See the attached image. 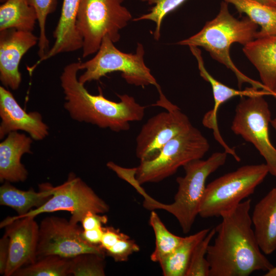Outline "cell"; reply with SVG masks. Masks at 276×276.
<instances>
[{"mask_svg": "<svg viewBox=\"0 0 276 276\" xmlns=\"http://www.w3.org/2000/svg\"><path fill=\"white\" fill-rule=\"evenodd\" d=\"M251 202L242 201L221 215L215 227L214 242L207 250L209 276H248L274 266L261 251L252 229Z\"/></svg>", "mask_w": 276, "mask_h": 276, "instance_id": "cell-1", "label": "cell"}, {"mask_svg": "<svg viewBox=\"0 0 276 276\" xmlns=\"http://www.w3.org/2000/svg\"><path fill=\"white\" fill-rule=\"evenodd\" d=\"M81 62L66 65L60 78L64 94V107L73 119L119 132L129 130L130 122L143 119L146 107L132 96L118 95L120 101L117 102L105 98L100 88L99 95L90 94L77 76Z\"/></svg>", "mask_w": 276, "mask_h": 276, "instance_id": "cell-2", "label": "cell"}, {"mask_svg": "<svg viewBox=\"0 0 276 276\" xmlns=\"http://www.w3.org/2000/svg\"><path fill=\"white\" fill-rule=\"evenodd\" d=\"M258 29V26L248 17L239 20L233 16L229 12L228 3L223 1L214 19L206 22L198 33L177 43L203 48L212 58L234 73L239 87L247 83L251 87L267 90L261 82L242 73L235 65L229 54L233 44L239 43L244 46L256 39Z\"/></svg>", "mask_w": 276, "mask_h": 276, "instance_id": "cell-3", "label": "cell"}, {"mask_svg": "<svg viewBox=\"0 0 276 276\" xmlns=\"http://www.w3.org/2000/svg\"><path fill=\"white\" fill-rule=\"evenodd\" d=\"M227 153L217 152L205 160H192L183 166L185 175L178 177V190L174 201L169 204H162L145 196L144 206L151 210L163 209L172 214L178 221L183 233H188L199 214L208 177L226 162Z\"/></svg>", "mask_w": 276, "mask_h": 276, "instance_id": "cell-4", "label": "cell"}, {"mask_svg": "<svg viewBox=\"0 0 276 276\" xmlns=\"http://www.w3.org/2000/svg\"><path fill=\"white\" fill-rule=\"evenodd\" d=\"M124 0H81L76 26L82 40V57L97 53L107 36L114 43L120 38L119 32L132 19Z\"/></svg>", "mask_w": 276, "mask_h": 276, "instance_id": "cell-5", "label": "cell"}, {"mask_svg": "<svg viewBox=\"0 0 276 276\" xmlns=\"http://www.w3.org/2000/svg\"><path fill=\"white\" fill-rule=\"evenodd\" d=\"M268 173L266 164L248 165L214 179L206 186L198 215L221 217L253 194Z\"/></svg>", "mask_w": 276, "mask_h": 276, "instance_id": "cell-6", "label": "cell"}, {"mask_svg": "<svg viewBox=\"0 0 276 276\" xmlns=\"http://www.w3.org/2000/svg\"><path fill=\"white\" fill-rule=\"evenodd\" d=\"M144 54L141 43H137L135 53H125L118 50L114 42L106 36L96 55L81 63L80 70H84L85 72L78 78L79 81L84 85L91 81L99 80L107 74L120 72L130 84L143 87L152 85L157 88L159 85L144 62Z\"/></svg>", "mask_w": 276, "mask_h": 276, "instance_id": "cell-7", "label": "cell"}, {"mask_svg": "<svg viewBox=\"0 0 276 276\" xmlns=\"http://www.w3.org/2000/svg\"><path fill=\"white\" fill-rule=\"evenodd\" d=\"M209 149L208 140L193 126L169 141L155 158L140 162L134 168V179L140 185L160 181L190 162L201 159Z\"/></svg>", "mask_w": 276, "mask_h": 276, "instance_id": "cell-8", "label": "cell"}, {"mask_svg": "<svg viewBox=\"0 0 276 276\" xmlns=\"http://www.w3.org/2000/svg\"><path fill=\"white\" fill-rule=\"evenodd\" d=\"M264 96L241 98L235 109L231 129L255 147L265 160L269 173L276 177V149L270 141L268 131L271 112Z\"/></svg>", "mask_w": 276, "mask_h": 276, "instance_id": "cell-9", "label": "cell"}, {"mask_svg": "<svg viewBox=\"0 0 276 276\" xmlns=\"http://www.w3.org/2000/svg\"><path fill=\"white\" fill-rule=\"evenodd\" d=\"M157 88L159 100L156 105L166 108L167 111L153 116L142 126L136 139L135 147L140 162L155 158L169 141L193 126L187 115L166 99L160 87Z\"/></svg>", "mask_w": 276, "mask_h": 276, "instance_id": "cell-10", "label": "cell"}, {"mask_svg": "<svg viewBox=\"0 0 276 276\" xmlns=\"http://www.w3.org/2000/svg\"><path fill=\"white\" fill-rule=\"evenodd\" d=\"M109 209L108 204L82 179L71 173L66 181L55 187L53 195L43 205L24 216L15 217H36L42 213L66 211L71 214L69 220L77 224L89 212L103 214L108 212Z\"/></svg>", "mask_w": 276, "mask_h": 276, "instance_id": "cell-11", "label": "cell"}, {"mask_svg": "<svg viewBox=\"0 0 276 276\" xmlns=\"http://www.w3.org/2000/svg\"><path fill=\"white\" fill-rule=\"evenodd\" d=\"M83 228L65 218L55 216L44 218L39 225L37 259L48 255L71 259L84 253L105 256L99 245L89 244L82 238Z\"/></svg>", "mask_w": 276, "mask_h": 276, "instance_id": "cell-12", "label": "cell"}, {"mask_svg": "<svg viewBox=\"0 0 276 276\" xmlns=\"http://www.w3.org/2000/svg\"><path fill=\"white\" fill-rule=\"evenodd\" d=\"M35 217H7L0 224L9 239V256L5 276L37 260L39 225Z\"/></svg>", "mask_w": 276, "mask_h": 276, "instance_id": "cell-13", "label": "cell"}, {"mask_svg": "<svg viewBox=\"0 0 276 276\" xmlns=\"http://www.w3.org/2000/svg\"><path fill=\"white\" fill-rule=\"evenodd\" d=\"M38 39L32 32L15 29L0 31V80L3 86L12 90L19 88L21 81L20 61Z\"/></svg>", "mask_w": 276, "mask_h": 276, "instance_id": "cell-14", "label": "cell"}, {"mask_svg": "<svg viewBox=\"0 0 276 276\" xmlns=\"http://www.w3.org/2000/svg\"><path fill=\"white\" fill-rule=\"evenodd\" d=\"M0 139L10 132L21 130L34 140L40 141L49 134V127L37 111L27 112L13 95L4 86H0Z\"/></svg>", "mask_w": 276, "mask_h": 276, "instance_id": "cell-15", "label": "cell"}, {"mask_svg": "<svg viewBox=\"0 0 276 276\" xmlns=\"http://www.w3.org/2000/svg\"><path fill=\"white\" fill-rule=\"evenodd\" d=\"M190 50L197 59L200 75L212 87L214 100L213 108L207 112L202 119V124L205 127L212 129L215 139L222 146L227 154L234 155L236 151L230 147L221 135L217 124V112L220 106L230 99L237 96L250 97L256 95H271L265 90H259L251 87L244 90H238L223 84L214 78L206 70L201 53L197 47H190Z\"/></svg>", "mask_w": 276, "mask_h": 276, "instance_id": "cell-16", "label": "cell"}, {"mask_svg": "<svg viewBox=\"0 0 276 276\" xmlns=\"http://www.w3.org/2000/svg\"><path fill=\"white\" fill-rule=\"evenodd\" d=\"M81 0H63L61 15L53 32L55 42L47 53L31 66L33 71L42 62L58 54L74 52L82 48L83 40L76 26Z\"/></svg>", "mask_w": 276, "mask_h": 276, "instance_id": "cell-17", "label": "cell"}, {"mask_svg": "<svg viewBox=\"0 0 276 276\" xmlns=\"http://www.w3.org/2000/svg\"><path fill=\"white\" fill-rule=\"evenodd\" d=\"M33 139L18 131L10 132L0 143V181L17 182L25 181L28 172L21 163L25 153H31Z\"/></svg>", "mask_w": 276, "mask_h": 276, "instance_id": "cell-18", "label": "cell"}, {"mask_svg": "<svg viewBox=\"0 0 276 276\" xmlns=\"http://www.w3.org/2000/svg\"><path fill=\"white\" fill-rule=\"evenodd\" d=\"M251 219L261 251L272 254L276 249V187L255 205Z\"/></svg>", "mask_w": 276, "mask_h": 276, "instance_id": "cell-19", "label": "cell"}, {"mask_svg": "<svg viewBox=\"0 0 276 276\" xmlns=\"http://www.w3.org/2000/svg\"><path fill=\"white\" fill-rule=\"evenodd\" d=\"M243 52L272 96L276 86V35L256 38L244 46Z\"/></svg>", "mask_w": 276, "mask_h": 276, "instance_id": "cell-20", "label": "cell"}, {"mask_svg": "<svg viewBox=\"0 0 276 276\" xmlns=\"http://www.w3.org/2000/svg\"><path fill=\"white\" fill-rule=\"evenodd\" d=\"M39 191L32 188L21 190L5 181L0 187V204L14 210L18 216H22L43 205L53 195L55 187L49 183L39 185Z\"/></svg>", "mask_w": 276, "mask_h": 276, "instance_id": "cell-21", "label": "cell"}, {"mask_svg": "<svg viewBox=\"0 0 276 276\" xmlns=\"http://www.w3.org/2000/svg\"><path fill=\"white\" fill-rule=\"evenodd\" d=\"M211 229L204 228L184 237L181 243L159 262L165 276H186L193 251Z\"/></svg>", "mask_w": 276, "mask_h": 276, "instance_id": "cell-22", "label": "cell"}, {"mask_svg": "<svg viewBox=\"0 0 276 276\" xmlns=\"http://www.w3.org/2000/svg\"><path fill=\"white\" fill-rule=\"evenodd\" d=\"M36 21V12L27 0H7L0 6V31L15 29L32 32Z\"/></svg>", "mask_w": 276, "mask_h": 276, "instance_id": "cell-23", "label": "cell"}, {"mask_svg": "<svg viewBox=\"0 0 276 276\" xmlns=\"http://www.w3.org/2000/svg\"><path fill=\"white\" fill-rule=\"evenodd\" d=\"M234 6L240 13L260 27L256 38L276 35V7L261 4L255 0H224Z\"/></svg>", "mask_w": 276, "mask_h": 276, "instance_id": "cell-24", "label": "cell"}, {"mask_svg": "<svg viewBox=\"0 0 276 276\" xmlns=\"http://www.w3.org/2000/svg\"><path fill=\"white\" fill-rule=\"evenodd\" d=\"M71 259L48 255L21 267L13 276H66L70 275Z\"/></svg>", "mask_w": 276, "mask_h": 276, "instance_id": "cell-25", "label": "cell"}, {"mask_svg": "<svg viewBox=\"0 0 276 276\" xmlns=\"http://www.w3.org/2000/svg\"><path fill=\"white\" fill-rule=\"evenodd\" d=\"M149 224L155 237V247L150 256V259L154 262L159 263L181 243L184 237L171 233L155 211H153L150 213Z\"/></svg>", "mask_w": 276, "mask_h": 276, "instance_id": "cell-26", "label": "cell"}, {"mask_svg": "<svg viewBox=\"0 0 276 276\" xmlns=\"http://www.w3.org/2000/svg\"><path fill=\"white\" fill-rule=\"evenodd\" d=\"M105 256L84 253L71 258L69 274L74 276H104Z\"/></svg>", "mask_w": 276, "mask_h": 276, "instance_id": "cell-27", "label": "cell"}, {"mask_svg": "<svg viewBox=\"0 0 276 276\" xmlns=\"http://www.w3.org/2000/svg\"><path fill=\"white\" fill-rule=\"evenodd\" d=\"M35 10L39 28L38 55L42 58L49 51V41L45 33V24L48 16L54 12L57 5V0H27Z\"/></svg>", "mask_w": 276, "mask_h": 276, "instance_id": "cell-28", "label": "cell"}, {"mask_svg": "<svg viewBox=\"0 0 276 276\" xmlns=\"http://www.w3.org/2000/svg\"><path fill=\"white\" fill-rule=\"evenodd\" d=\"M153 6L149 12L133 19V21L149 20L156 24L154 37L158 40L160 36V28L163 20L169 13L175 10L187 0H143Z\"/></svg>", "mask_w": 276, "mask_h": 276, "instance_id": "cell-29", "label": "cell"}, {"mask_svg": "<svg viewBox=\"0 0 276 276\" xmlns=\"http://www.w3.org/2000/svg\"><path fill=\"white\" fill-rule=\"evenodd\" d=\"M215 234V228L211 229L196 246L192 254L186 276H209L210 265L206 259V253Z\"/></svg>", "mask_w": 276, "mask_h": 276, "instance_id": "cell-30", "label": "cell"}, {"mask_svg": "<svg viewBox=\"0 0 276 276\" xmlns=\"http://www.w3.org/2000/svg\"><path fill=\"white\" fill-rule=\"evenodd\" d=\"M139 250V246L129 237L120 239L105 251L116 262H126L131 255Z\"/></svg>", "mask_w": 276, "mask_h": 276, "instance_id": "cell-31", "label": "cell"}, {"mask_svg": "<svg viewBox=\"0 0 276 276\" xmlns=\"http://www.w3.org/2000/svg\"><path fill=\"white\" fill-rule=\"evenodd\" d=\"M129 236L116 229L113 227H103V233L100 246L104 250H106L114 245L121 239Z\"/></svg>", "mask_w": 276, "mask_h": 276, "instance_id": "cell-32", "label": "cell"}, {"mask_svg": "<svg viewBox=\"0 0 276 276\" xmlns=\"http://www.w3.org/2000/svg\"><path fill=\"white\" fill-rule=\"evenodd\" d=\"M108 218L106 215L89 212L83 218L81 223L84 230H88L102 227V225L106 224Z\"/></svg>", "mask_w": 276, "mask_h": 276, "instance_id": "cell-33", "label": "cell"}, {"mask_svg": "<svg viewBox=\"0 0 276 276\" xmlns=\"http://www.w3.org/2000/svg\"><path fill=\"white\" fill-rule=\"evenodd\" d=\"M9 256V239L5 234L0 239V274H5Z\"/></svg>", "mask_w": 276, "mask_h": 276, "instance_id": "cell-34", "label": "cell"}, {"mask_svg": "<svg viewBox=\"0 0 276 276\" xmlns=\"http://www.w3.org/2000/svg\"><path fill=\"white\" fill-rule=\"evenodd\" d=\"M103 233V227L92 229L84 230L82 233L83 239L87 243L96 245H99Z\"/></svg>", "mask_w": 276, "mask_h": 276, "instance_id": "cell-35", "label": "cell"}, {"mask_svg": "<svg viewBox=\"0 0 276 276\" xmlns=\"http://www.w3.org/2000/svg\"><path fill=\"white\" fill-rule=\"evenodd\" d=\"M257 2H258L261 4L272 6L276 7V0H255Z\"/></svg>", "mask_w": 276, "mask_h": 276, "instance_id": "cell-36", "label": "cell"}, {"mask_svg": "<svg viewBox=\"0 0 276 276\" xmlns=\"http://www.w3.org/2000/svg\"><path fill=\"white\" fill-rule=\"evenodd\" d=\"M264 275L276 276V266H274L272 269L266 272Z\"/></svg>", "mask_w": 276, "mask_h": 276, "instance_id": "cell-37", "label": "cell"}, {"mask_svg": "<svg viewBox=\"0 0 276 276\" xmlns=\"http://www.w3.org/2000/svg\"><path fill=\"white\" fill-rule=\"evenodd\" d=\"M270 124L276 132V117H275V118L271 120Z\"/></svg>", "mask_w": 276, "mask_h": 276, "instance_id": "cell-38", "label": "cell"}, {"mask_svg": "<svg viewBox=\"0 0 276 276\" xmlns=\"http://www.w3.org/2000/svg\"><path fill=\"white\" fill-rule=\"evenodd\" d=\"M276 95V86H275V89H274V91H273V93L272 96H274V95Z\"/></svg>", "mask_w": 276, "mask_h": 276, "instance_id": "cell-39", "label": "cell"}, {"mask_svg": "<svg viewBox=\"0 0 276 276\" xmlns=\"http://www.w3.org/2000/svg\"><path fill=\"white\" fill-rule=\"evenodd\" d=\"M7 0H0V2L2 3H4V2H5Z\"/></svg>", "mask_w": 276, "mask_h": 276, "instance_id": "cell-40", "label": "cell"}]
</instances>
